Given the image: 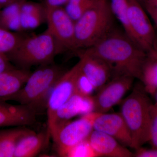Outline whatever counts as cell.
Listing matches in <instances>:
<instances>
[{"label":"cell","mask_w":157,"mask_h":157,"mask_svg":"<svg viewBox=\"0 0 157 157\" xmlns=\"http://www.w3.org/2000/svg\"><path fill=\"white\" fill-rule=\"evenodd\" d=\"M82 50L107 62L113 76L128 74L140 80L147 52L124 32L113 29L94 45Z\"/></svg>","instance_id":"1"},{"label":"cell","mask_w":157,"mask_h":157,"mask_svg":"<svg viewBox=\"0 0 157 157\" xmlns=\"http://www.w3.org/2000/svg\"><path fill=\"white\" fill-rule=\"evenodd\" d=\"M143 84L135 86L132 92L121 101V114L132 135V148L142 147L149 140L151 109L152 104Z\"/></svg>","instance_id":"2"},{"label":"cell","mask_w":157,"mask_h":157,"mask_svg":"<svg viewBox=\"0 0 157 157\" xmlns=\"http://www.w3.org/2000/svg\"><path fill=\"white\" fill-rule=\"evenodd\" d=\"M114 16L109 0H98L75 21L76 51L89 48L113 29Z\"/></svg>","instance_id":"3"},{"label":"cell","mask_w":157,"mask_h":157,"mask_svg":"<svg viewBox=\"0 0 157 157\" xmlns=\"http://www.w3.org/2000/svg\"><path fill=\"white\" fill-rule=\"evenodd\" d=\"M63 68L52 63L40 66L31 73L24 86L17 92L2 101H14L38 112L47 101L52 87L64 73Z\"/></svg>","instance_id":"4"},{"label":"cell","mask_w":157,"mask_h":157,"mask_svg":"<svg viewBox=\"0 0 157 157\" xmlns=\"http://www.w3.org/2000/svg\"><path fill=\"white\" fill-rule=\"evenodd\" d=\"M63 51L48 29L39 35L24 37L14 51L7 55L21 69L52 63L57 55Z\"/></svg>","instance_id":"5"},{"label":"cell","mask_w":157,"mask_h":157,"mask_svg":"<svg viewBox=\"0 0 157 157\" xmlns=\"http://www.w3.org/2000/svg\"><path fill=\"white\" fill-rule=\"evenodd\" d=\"M98 113L92 112L85 114L76 120L59 124L51 130L49 135L59 156L66 157L73 147L88 138L94 130V121Z\"/></svg>","instance_id":"6"},{"label":"cell","mask_w":157,"mask_h":157,"mask_svg":"<svg viewBox=\"0 0 157 157\" xmlns=\"http://www.w3.org/2000/svg\"><path fill=\"white\" fill-rule=\"evenodd\" d=\"M81 62L65 72L51 91L47 100V132L53 126L58 110L76 93V78L80 71Z\"/></svg>","instance_id":"7"},{"label":"cell","mask_w":157,"mask_h":157,"mask_svg":"<svg viewBox=\"0 0 157 157\" xmlns=\"http://www.w3.org/2000/svg\"><path fill=\"white\" fill-rule=\"evenodd\" d=\"M128 19L135 42L146 52L153 48L156 30L142 5L137 0H128Z\"/></svg>","instance_id":"8"},{"label":"cell","mask_w":157,"mask_h":157,"mask_svg":"<svg viewBox=\"0 0 157 157\" xmlns=\"http://www.w3.org/2000/svg\"><path fill=\"white\" fill-rule=\"evenodd\" d=\"M135 78L128 74H117L113 76L94 97V112L106 113L120 103L126 93L132 88Z\"/></svg>","instance_id":"9"},{"label":"cell","mask_w":157,"mask_h":157,"mask_svg":"<svg viewBox=\"0 0 157 157\" xmlns=\"http://www.w3.org/2000/svg\"><path fill=\"white\" fill-rule=\"evenodd\" d=\"M46 21L47 29L63 51H76L75 22L68 15L63 7L46 8Z\"/></svg>","instance_id":"10"},{"label":"cell","mask_w":157,"mask_h":157,"mask_svg":"<svg viewBox=\"0 0 157 157\" xmlns=\"http://www.w3.org/2000/svg\"><path fill=\"white\" fill-rule=\"evenodd\" d=\"M76 52L81 62V72L88 78L96 90L100 89L112 78L113 70L107 62L83 50Z\"/></svg>","instance_id":"11"},{"label":"cell","mask_w":157,"mask_h":157,"mask_svg":"<svg viewBox=\"0 0 157 157\" xmlns=\"http://www.w3.org/2000/svg\"><path fill=\"white\" fill-rule=\"evenodd\" d=\"M93 128L113 137L122 145L132 147V135L121 113H98L94 121Z\"/></svg>","instance_id":"12"},{"label":"cell","mask_w":157,"mask_h":157,"mask_svg":"<svg viewBox=\"0 0 157 157\" xmlns=\"http://www.w3.org/2000/svg\"><path fill=\"white\" fill-rule=\"evenodd\" d=\"M37 113L28 107L0 101V128L26 127L36 121Z\"/></svg>","instance_id":"13"},{"label":"cell","mask_w":157,"mask_h":157,"mask_svg":"<svg viewBox=\"0 0 157 157\" xmlns=\"http://www.w3.org/2000/svg\"><path fill=\"white\" fill-rule=\"evenodd\" d=\"M94 97L82 95L75 93L58 110L53 126L49 130L48 134L55 127L70 121L74 117L94 112Z\"/></svg>","instance_id":"14"},{"label":"cell","mask_w":157,"mask_h":157,"mask_svg":"<svg viewBox=\"0 0 157 157\" xmlns=\"http://www.w3.org/2000/svg\"><path fill=\"white\" fill-rule=\"evenodd\" d=\"M88 140L98 157H134V154L125 146L113 137L103 132L93 130Z\"/></svg>","instance_id":"15"},{"label":"cell","mask_w":157,"mask_h":157,"mask_svg":"<svg viewBox=\"0 0 157 157\" xmlns=\"http://www.w3.org/2000/svg\"><path fill=\"white\" fill-rule=\"evenodd\" d=\"M31 73L27 69L14 68L0 73V101L17 92L25 84Z\"/></svg>","instance_id":"16"},{"label":"cell","mask_w":157,"mask_h":157,"mask_svg":"<svg viewBox=\"0 0 157 157\" xmlns=\"http://www.w3.org/2000/svg\"><path fill=\"white\" fill-rule=\"evenodd\" d=\"M20 20L22 31L37 28L46 21V7L44 4L25 1L21 9Z\"/></svg>","instance_id":"17"},{"label":"cell","mask_w":157,"mask_h":157,"mask_svg":"<svg viewBox=\"0 0 157 157\" xmlns=\"http://www.w3.org/2000/svg\"><path fill=\"white\" fill-rule=\"evenodd\" d=\"M48 132H33L22 137L18 141L14 157H33L42 151L48 137Z\"/></svg>","instance_id":"18"},{"label":"cell","mask_w":157,"mask_h":157,"mask_svg":"<svg viewBox=\"0 0 157 157\" xmlns=\"http://www.w3.org/2000/svg\"><path fill=\"white\" fill-rule=\"evenodd\" d=\"M25 128L0 129V157H14L18 141L23 137L34 132Z\"/></svg>","instance_id":"19"},{"label":"cell","mask_w":157,"mask_h":157,"mask_svg":"<svg viewBox=\"0 0 157 157\" xmlns=\"http://www.w3.org/2000/svg\"><path fill=\"white\" fill-rule=\"evenodd\" d=\"M140 80L147 94L154 95L157 92V51L154 47L147 52Z\"/></svg>","instance_id":"20"},{"label":"cell","mask_w":157,"mask_h":157,"mask_svg":"<svg viewBox=\"0 0 157 157\" xmlns=\"http://www.w3.org/2000/svg\"><path fill=\"white\" fill-rule=\"evenodd\" d=\"M25 1H18L2 8L0 10V26L12 32L22 31L21 25V9Z\"/></svg>","instance_id":"21"},{"label":"cell","mask_w":157,"mask_h":157,"mask_svg":"<svg viewBox=\"0 0 157 157\" xmlns=\"http://www.w3.org/2000/svg\"><path fill=\"white\" fill-rule=\"evenodd\" d=\"M109 1L110 8L114 17L117 18L118 20L121 23L123 28L124 32L132 40L137 43L135 42L134 36L129 25L128 19V0Z\"/></svg>","instance_id":"22"},{"label":"cell","mask_w":157,"mask_h":157,"mask_svg":"<svg viewBox=\"0 0 157 157\" xmlns=\"http://www.w3.org/2000/svg\"><path fill=\"white\" fill-rule=\"evenodd\" d=\"M23 38L16 32L8 30L0 26V53L7 55L11 53Z\"/></svg>","instance_id":"23"},{"label":"cell","mask_w":157,"mask_h":157,"mask_svg":"<svg viewBox=\"0 0 157 157\" xmlns=\"http://www.w3.org/2000/svg\"><path fill=\"white\" fill-rule=\"evenodd\" d=\"M98 0H68L64 6L68 15L73 21H76L92 7Z\"/></svg>","instance_id":"24"},{"label":"cell","mask_w":157,"mask_h":157,"mask_svg":"<svg viewBox=\"0 0 157 157\" xmlns=\"http://www.w3.org/2000/svg\"><path fill=\"white\" fill-rule=\"evenodd\" d=\"M66 157H96L98 156L93 149L87 139L73 147L68 152Z\"/></svg>","instance_id":"25"},{"label":"cell","mask_w":157,"mask_h":157,"mask_svg":"<svg viewBox=\"0 0 157 157\" xmlns=\"http://www.w3.org/2000/svg\"><path fill=\"white\" fill-rule=\"evenodd\" d=\"M96 90L91 81L84 74L82 73L81 70L78 73L76 83V93L82 95L90 96Z\"/></svg>","instance_id":"26"},{"label":"cell","mask_w":157,"mask_h":157,"mask_svg":"<svg viewBox=\"0 0 157 157\" xmlns=\"http://www.w3.org/2000/svg\"><path fill=\"white\" fill-rule=\"evenodd\" d=\"M149 140L153 148H157V106L152 104L151 109Z\"/></svg>","instance_id":"27"},{"label":"cell","mask_w":157,"mask_h":157,"mask_svg":"<svg viewBox=\"0 0 157 157\" xmlns=\"http://www.w3.org/2000/svg\"><path fill=\"white\" fill-rule=\"evenodd\" d=\"M134 157H157V148L146 149L142 147L135 150Z\"/></svg>","instance_id":"28"},{"label":"cell","mask_w":157,"mask_h":157,"mask_svg":"<svg viewBox=\"0 0 157 157\" xmlns=\"http://www.w3.org/2000/svg\"><path fill=\"white\" fill-rule=\"evenodd\" d=\"M7 55L0 53V73L14 68Z\"/></svg>","instance_id":"29"},{"label":"cell","mask_w":157,"mask_h":157,"mask_svg":"<svg viewBox=\"0 0 157 157\" xmlns=\"http://www.w3.org/2000/svg\"><path fill=\"white\" fill-rule=\"evenodd\" d=\"M143 6L147 13L150 15L157 27V7L148 3H145Z\"/></svg>","instance_id":"30"},{"label":"cell","mask_w":157,"mask_h":157,"mask_svg":"<svg viewBox=\"0 0 157 157\" xmlns=\"http://www.w3.org/2000/svg\"><path fill=\"white\" fill-rule=\"evenodd\" d=\"M68 0H44V5L46 8L62 7L66 5Z\"/></svg>","instance_id":"31"},{"label":"cell","mask_w":157,"mask_h":157,"mask_svg":"<svg viewBox=\"0 0 157 157\" xmlns=\"http://www.w3.org/2000/svg\"><path fill=\"white\" fill-rule=\"evenodd\" d=\"M20 1H27V0H0V7L2 9L5 6L10 5L11 3Z\"/></svg>","instance_id":"32"},{"label":"cell","mask_w":157,"mask_h":157,"mask_svg":"<svg viewBox=\"0 0 157 157\" xmlns=\"http://www.w3.org/2000/svg\"><path fill=\"white\" fill-rule=\"evenodd\" d=\"M145 3H148L149 4H150V5L157 7V0H148Z\"/></svg>","instance_id":"33"},{"label":"cell","mask_w":157,"mask_h":157,"mask_svg":"<svg viewBox=\"0 0 157 157\" xmlns=\"http://www.w3.org/2000/svg\"><path fill=\"white\" fill-rule=\"evenodd\" d=\"M156 36L155 40L154 45L153 47H154L155 49L157 51V29H156Z\"/></svg>","instance_id":"34"},{"label":"cell","mask_w":157,"mask_h":157,"mask_svg":"<svg viewBox=\"0 0 157 157\" xmlns=\"http://www.w3.org/2000/svg\"><path fill=\"white\" fill-rule=\"evenodd\" d=\"M143 6L144 4L148 0H137Z\"/></svg>","instance_id":"35"},{"label":"cell","mask_w":157,"mask_h":157,"mask_svg":"<svg viewBox=\"0 0 157 157\" xmlns=\"http://www.w3.org/2000/svg\"><path fill=\"white\" fill-rule=\"evenodd\" d=\"M156 103L155 104L157 106V92L156 93Z\"/></svg>","instance_id":"36"},{"label":"cell","mask_w":157,"mask_h":157,"mask_svg":"<svg viewBox=\"0 0 157 157\" xmlns=\"http://www.w3.org/2000/svg\"><path fill=\"white\" fill-rule=\"evenodd\" d=\"M1 9H2V8H1V7H0V10H1Z\"/></svg>","instance_id":"37"}]
</instances>
